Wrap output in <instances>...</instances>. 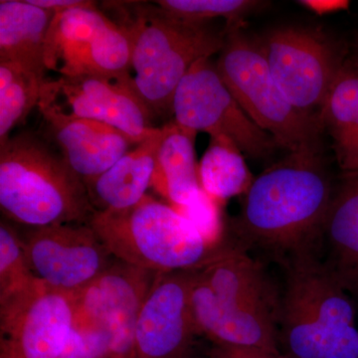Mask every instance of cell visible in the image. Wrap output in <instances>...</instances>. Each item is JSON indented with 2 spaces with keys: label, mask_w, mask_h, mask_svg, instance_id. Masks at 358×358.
I'll use <instances>...</instances> for the list:
<instances>
[{
  "label": "cell",
  "mask_w": 358,
  "mask_h": 358,
  "mask_svg": "<svg viewBox=\"0 0 358 358\" xmlns=\"http://www.w3.org/2000/svg\"><path fill=\"white\" fill-rule=\"evenodd\" d=\"M37 108L47 122L93 120L119 129L138 143L157 129L131 73L46 78Z\"/></svg>",
  "instance_id": "obj_9"
},
{
  "label": "cell",
  "mask_w": 358,
  "mask_h": 358,
  "mask_svg": "<svg viewBox=\"0 0 358 358\" xmlns=\"http://www.w3.org/2000/svg\"><path fill=\"white\" fill-rule=\"evenodd\" d=\"M209 358H289L282 352H264L253 348H234V346L216 345Z\"/></svg>",
  "instance_id": "obj_28"
},
{
  "label": "cell",
  "mask_w": 358,
  "mask_h": 358,
  "mask_svg": "<svg viewBox=\"0 0 358 358\" xmlns=\"http://www.w3.org/2000/svg\"><path fill=\"white\" fill-rule=\"evenodd\" d=\"M54 16L27 0H1L0 62L20 66L45 81V40Z\"/></svg>",
  "instance_id": "obj_19"
},
{
  "label": "cell",
  "mask_w": 358,
  "mask_h": 358,
  "mask_svg": "<svg viewBox=\"0 0 358 358\" xmlns=\"http://www.w3.org/2000/svg\"><path fill=\"white\" fill-rule=\"evenodd\" d=\"M299 3L317 14L338 13L350 6V2L345 0H305Z\"/></svg>",
  "instance_id": "obj_30"
},
{
  "label": "cell",
  "mask_w": 358,
  "mask_h": 358,
  "mask_svg": "<svg viewBox=\"0 0 358 358\" xmlns=\"http://www.w3.org/2000/svg\"><path fill=\"white\" fill-rule=\"evenodd\" d=\"M0 207L6 217L30 228L89 224L95 213L83 181L31 133L0 145Z\"/></svg>",
  "instance_id": "obj_5"
},
{
  "label": "cell",
  "mask_w": 358,
  "mask_h": 358,
  "mask_svg": "<svg viewBox=\"0 0 358 358\" xmlns=\"http://www.w3.org/2000/svg\"><path fill=\"white\" fill-rule=\"evenodd\" d=\"M159 274L115 260L74 294L75 322L105 327L113 336L112 358H131L138 315Z\"/></svg>",
  "instance_id": "obj_14"
},
{
  "label": "cell",
  "mask_w": 358,
  "mask_h": 358,
  "mask_svg": "<svg viewBox=\"0 0 358 358\" xmlns=\"http://www.w3.org/2000/svg\"><path fill=\"white\" fill-rule=\"evenodd\" d=\"M334 199L320 154H289L258 178L245 193L233 220L234 245L258 250L287 264L317 255Z\"/></svg>",
  "instance_id": "obj_1"
},
{
  "label": "cell",
  "mask_w": 358,
  "mask_h": 358,
  "mask_svg": "<svg viewBox=\"0 0 358 358\" xmlns=\"http://www.w3.org/2000/svg\"><path fill=\"white\" fill-rule=\"evenodd\" d=\"M353 54H355V55L358 58V42L357 46H355V50L353 52Z\"/></svg>",
  "instance_id": "obj_31"
},
{
  "label": "cell",
  "mask_w": 358,
  "mask_h": 358,
  "mask_svg": "<svg viewBox=\"0 0 358 358\" xmlns=\"http://www.w3.org/2000/svg\"><path fill=\"white\" fill-rule=\"evenodd\" d=\"M343 174L358 171V58L346 57L320 115Z\"/></svg>",
  "instance_id": "obj_20"
},
{
  "label": "cell",
  "mask_w": 358,
  "mask_h": 358,
  "mask_svg": "<svg viewBox=\"0 0 358 358\" xmlns=\"http://www.w3.org/2000/svg\"><path fill=\"white\" fill-rule=\"evenodd\" d=\"M257 42L289 103L320 124V112L348 53L326 33L310 27L275 28Z\"/></svg>",
  "instance_id": "obj_8"
},
{
  "label": "cell",
  "mask_w": 358,
  "mask_h": 358,
  "mask_svg": "<svg viewBox=\"0 0 358 358\" xmlns=\"http://www.w3.org/2000/svg\"><path fill=\"white\" fill-rule=\"evenodd\" d=\"M46 71L58 76L131 73V44L124 29L95 2L57 13L45 40Z\"/></svg>",
  "instance_id": "obj_10"
},
{
  "label": "cell",
  "mask_w": 358,
  "mask_h": 358,
  "mask_svg": "<svg viewBox=\"0 0 358 358\" xmlns=\"http://www.w3.org/2000/svg\"><path fill=\"white\" fill-rule=\"evenodd\" d=\"M37 278L28 267L20 238L3 221L0 224V299L31 285Z\"/></svg>",
  "instance_id": "obj_25"
},
{
  "label": "cell",
  "mask_w": 358,
  "mask_h": 358,
  "mask_svg": "<svg viewBox=\"0 0 358 358\" xmlns=\"http://www.w3.org/2000/svg\"><path fill=\"white\" fill-rule=\"evenodd\" d=\"M164 126L152 186L173 206H185L202 190L195 160L197 133L174 120Z\"/></svg>",
  "instance_id": "obj_21"
},
{
  "label": "cell",
  "mask_w": 358,
  "mask_h": 358,
  "mask_svg": "<svg viewBox=\"0 0 358 358\" xmlns=\"http://www.w3.org/2000/svg\"><path fill=\"white\" fill-rule=\"evenodd\" d=\"M278 338L289 358H358L357 307L315 255L284 266Z\"/></svg>",
  "instance_id": "obj_3"
},
{
  "label": "cell",
  "mask_w": 358,
  "mask_h": 358,
  "mask_svg": "<svg viewBox=\"0 0 358 358\" xmlns=\"http://www.w3.org/2000/svg\"><path fill=\"white\" fill-rule=\"evenodd\" d=\"M131 44V74L138 95L154 115L173 114L174 94L194 63L220 53L226 29L169 17L155 4L115 2Z\"/></svg>",
  "instance_id": "obj_4"
},
{
  "label": "cell",
  "mask_w": 358,
  "mask_h": 358,
  "mask_svg": "<svg viewBox=\"0 0 358 358\" xmlns=\"http://www.w3.org/2000/svg\"><path fill=\"white\" fill-rule=\"evenodd\" d=\"M48 124L66 164L84 185L106 173L138 145L119 129L93 120H61Z\"/></svg>",
  "instance_id": "obj_16"
},
{
  "label": "cell",
  "mask_w": 358,
  "mask_h": 358,
  "mask_svg": "<svg viewBox=\"0 0 358 358\" xmlns=\"http://www.w3.org/2000/svg\"><path fill=\"white\" fill-rule=\"evenodd\" d=\"M190 292V270L157 275L138 315L131 358H190L199 334Z\"/></svg>",
  "instance_id": "obj_15"
},
{
  "label": "cell",
  "mask_w": 358,
  "mask_h": 358,
  "mask_svg": "<svg viewBox=\"0 0 358 358\" xmlns=\"http://www.w3.org/2000/svg\"><path fill=\"white\" fill-rule=\"evenodd\" d=\"M164 136V126L159 127L106 173L85 183L95 213L131 208L147 195Z\"/></svg>",
  "instance_id": "obj_18"
},
{
  "label": "cell",
  "mask_w": 358,
  "mask_h": 358,
  "mask_svg": "<svg viewBox=\"0 0 358 358\" xmlns=\"http://www.w3.org/2000/svg\"><path fill=\"white\" fill-rule=\"evenodd\" d=\"M174 121L212 136H226L243 154L262 159L279 148L270 134L252 121L219 75L211 58L193 64L181 80L173 101Z\"/></svg>",
  "instance_id": "obj_11"
},
{
  "label": "cell",
  "mask_w": 358,
  "mask_h": 358,
  "mask_svg": "<svg viewBox=\"0 0 358 358\" xmlns=\"http://www.w3.org/2000/svg\"><path fill=\"white\" fill-rule=\"evenodd\" d=\"M199 182L202 189L219 202L245 194L254 178L243 152L226 136H212L200 160Z\"/></svg>",
  "instance_id": "obj_22"
},
{
  "label": "cell",
  "mask_w": 358,
  "mask_h": 358,
  "mask_svg": "<svg viewBox=\"0 0 358 358\" xmlns=\"http://www.w3.org/2000/svg\"><path fill=\"white\" fill-rule=\"evenodd\" d=\"M21 244L32 274L68 294L81 291L115 261L90 224L30 228Z\"/></svg>",
  "instance_id": "obj_13"
},
{
  "label": "cell",
  "mask_w": 358,
  "mask_h": 358,
  "mask_svg": "<svg viewBox=\"0 0 358 358\" xmlns=\"http://www.w3.org/2000/svg\"><path fill=\"white\" fill-rule=\"evenodd\" d=\"M74 322V294L37 279L0 299V358H59Z\"/></svg>",
  "instance_id": "obj_12"
},
{
  "label": "cell",
  "mask_w": 358,
  "mask_h": 358,
  "mask_svg": "<svg viewBox=\"0 0 358 358\" xmlns=\"http://www.w3.org/2000/svg\"><path fill=\"white\" fill-rule=\"evenodd\" d=\"M89 224L115 260L162 274L197 268L219 248L173 206L148 194L131 208L96 212Z\"/></svg>",
  "instance_id": "obj_6"
},
{
  "label": "cell",
  "mask_w": 358,
  "mask_h": 358,
  "mask_svg": "<svg viewBox=\"0 0 358 358\" xmlns=\"http://www.w3.org/2000/svg\"><path fill=\"white\" fill-rule=\"evenodd\" d=\"M216 68L240 107L289 154H320V124L294 107L271 74L257 39L243 22L226 26Z\"/></svg>",
  "instance_id": "obj_7"
},
{
  "label": "cell",
  "mask_w": 358,
  "mask_h": 358,
  "mask_svg": "<svg viewBox=\"0 0 358 358\" xmlns=\"http://www.w3.org/2000/svg\"><path fill=\"white\" fill-rule=\"evenodd\" d=\"M43 83L20 66L0 62V145L6 143L10 131L38 107Z\"/></svg>",
  "instance_id": "obj_23"
},
{
  "label": "cell",
  "mask_w": 358,
  "mask_h": 358,
  "mask_svg": "<svg viewBox=\"0 0 358 358\" xmlns=\"http://www.w3.org/2000/svg\"><path fill=\"white\" fill-rule=\"evenodd\" d=\"M190 303L197 334L216 345L279 353L281 294L260 261L234 244H222L190 270Z\"/></svg>",
  "instance_id": "obj_2"
},
{
  "label": "cell",
  "mask_w": 358,
  "mask_h": 358,
  "mask_svg": "<svg viewBox=\"0 0 358 358\" xmlns=\"http://www.w3.org/2000/svg\"><path fill=\"white\" fill-rule=\"evenodd\" d=\"M173 207L193 224L207 243L214 248H218L223 244L220 202L207 194L203 189L189 203Z\"/></svg>",
  "instance_id": "obj_27"
},
{
  "label": "cell",
  "mask_w": 358,
  "mask_h": 358,
  "mask_svg": "<svg viewBox=\"0 0 358 358\" xmlns=\"http://www.w3.org/2000/svg\"><path fill=\"white\" fill-rule=\"evenodd\" d=\"M113 336L95 324L75 322L59 358H112Z\"/></svg>",
  "instance_id": "obj_26"
},
{
  "label": "cell",
  "mask_w": 358,
  "mask_h": 358,
  "mask_svg": "<svg viewBox=\"0 0 358 358\" xmlns=\"http://www.w3.org/2000/svg\"><path fill=\"white\" fill-rule=\"evenodd\" d=\"M159 7L169 17L193 25L210 24L215 18H224L227 26L243 22L245 16L258 10L267 2L254 0H157Z\"/></svg>",
  "instance_id": "obj_24"
},
{
  "label": "cell",
  "mask_w": 358,
  "mask_h": 358,
  "mask_svg": "<svg viewBox=\"0 0 358 358\" xmlns=\"http://www.w3.org/2000/svg\"><path fill=\"white\" fill-rule=\"evenodd\" d=\"M30 4L47 9L55 14L65 13L71 9L91 6L93 1L86 0H27Z\"/></svg>",
  "instance_id": "obj_29"
},
{
  "label": "cell",
  "mask_w": 358,
  "mask_h": 358,
  "mask_svg": "<svg viewBox=\"0 0 358 358\" xmlns=\"http://www.w3.org/2000/svg\"><path fill=\"white\" fill-rule=\"evenodd\" d=\"M317 257L358 306V171L334 194Z\"/></svg>",
  "instance_id": "obj_17"
}]
</instances>
